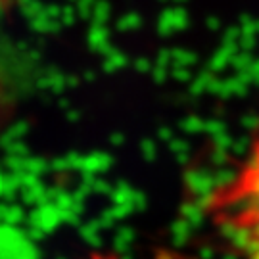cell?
Returning <instances> with one entry per match:
<instances>
[{
    "mask_svg": "<svg viewBox=\"0 0 259 259\" xmlns=\"http://www.w3.org/2000/svg\"><path fill=\"white\" fill-rule=\"evenodd\" d=\"M211 211L244 246L259 242V144L236 179L215 194Z\"/></svg>",
    "mask_w": 259,
    "mask_h": 259,
    "instance_id": "cell-1",
    "label": "cell"
},
{
    "mask_svg": "<svg viewBox=\"0 0 259 259\" xmlns=\"http://www.w3.org/2000/svg\"><path fill=\"white\" fill-rule=\"evenodd\" d=\"M246 248H248L246 259H259V242H253V244L246 246Z\"/></svg>",
    "mask_w": 259,
    "mask_h": 259,
    "instance_id": "cell-2",
    "label": "cell"
}]
</instances>
